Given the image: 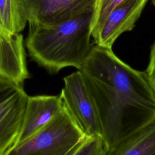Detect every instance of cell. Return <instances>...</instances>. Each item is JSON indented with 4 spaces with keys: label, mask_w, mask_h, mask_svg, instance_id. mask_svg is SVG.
<instances>
[{
    "label": "cell",
    "mask_w": 155,
    "mask_h": 155,
    "mask_svg": "<svg viewBox=\"0 0 155 155\" xmlns=\"http://www.w3.org/2000/svg\"><path fill=\"white\" fill-rule=\"evenodd\" d=\"M107 150L102 135H87L75 149L73 155H107Z\"/></svg>",
    "instance_id": "13"
},
{
    "label": "cell",
    "mask_w": 155,
    "mask_h": 155,
    "mask_svg": "<svg viewBox=\"0 0 155 155\" xmlns=\"http://www.w3.org/2000/svg\"><path fill=\"white\" fill-rule=\"evenodd\" d=\"M148 0H124L109 14L94 39L95 44L112 48L118 37L133 29Z\"/></svg>",
    "instance_id": "7"
},
{
    "label": "cell",
    "mask_w": 155,
    "mask_h": 155,
    "mask_svg": "<svg viewBox=\"0 0 155 155\" xmlns=\"http://www.w3.org/2000/svg\"><path fill=\"white\" fill-rule=\"evenodd\" d=\"M59 94L64 105L87 135H102L97 111L81 70L63 79Z\"/></svg>",
    "instance_id": "5"
},
{
    "label": "cell",
    "mask_w": 155,
    "mask_h": 155,
    "mask_svg": "<svg viewBox=\"0 0 155 155\" xmlns=\"http://www.w3.org/2000/svg\"><path fill=\"white\" fill-rule=\"evenodd\" d=\"M0 77L21 85L29 77L22 35L8 33L1 24Z\"/></svg>",
    "instance_id": "8"
},
{
    "label": "cell",
    "mask_w": 155,
    "mask_h": 155,
    "mask_svg": "<svg viewBox=\"0 0 155 155\" xmlns=\"http://www.w3.org/2000/svg\"><path fill=\"white\" fill-rule=\"evenodd\" d=\"M28 97L22 85L0 77V155H8L17 143Z\"/></svg>",
    "instance_id": "4"
},
{
    "label": "cell",
    "mask_w": 155,
    "mask_h": 155,
    "mask_svg": "<svg viewBox=\"0 0 155 155\" xmlns=\"http://www.w3.org/2000/svg\"><path fill=\"white\" fill-rule=\"evenodd\" d=\"M86 136L63 104L46 125L16 145L8 155H73Z\"/></svg>",
    "instance_id": "3"
},
{
    "label": "cell",
    "mask_w": 155,
    "mask_h": 155,
    "mask_svg": "<svg viewBox=\"0 0 155 155\" xmlns=\"http://www.w3.org/2000/svg\"><path fill=\"white\" fill-rule=\"evenodd\" d=\"M152 1H153V4H154V5H155V0H152Z\"/></svg>",
    "instance_id": "15"
},
{
    "label": "cell",
    "mask_w": 155,
    "mask_h": 155,
    "mask_svg": "<svg viewBox=\"0 0 155 155\" xmlns=\"http://www.w3.org/2000/svg\"><path fill=\"white\" fill-rule=\"evenodd\" d=\"M94 102L107 153L155 119V94L145 72L96 44L80 70Z\"/></svg>",
    "instance_id": "1"
},
{
    "label": "cell",
    "mask_w": 155,
    "mask_h": 155,
    "mask_svg": "<svg viewBox=\"0 0 155 155\" xmlns=\"http://www.w3.org/2000/svg\"><path fill=\"white\" fill-rule=\"evenodd\" d=\"M108 155H155V119L120 143Z\"/></svg>",
    "instance_id": "10"
},
{
    "label": "cell",
    "mask_w": 155,
    "mask_h": 155,
    "mask_svg": "<svg viewBox=\"0 0 155 155\" xmlns=\"http://www.w3.org/2000/svg\"><path fill=\"white\" fill-rule=\"evenodd\" d=\"M62 107L63 102L59 95L28 96L16 145L28 139L42 128Z\"/></svg>",
    "instance_id": "9"
},
{
    "label": "cell",
    "mask_w": 155,
    "mask_h": 155,
    "mask_svg": "<svg viewBox=\"0 0 155 155\" xmlns=\"http://www.w3.org/2000/svg\"><path fill=\"white\" fill-rule=\"evenodd\" d=\"M27 22L17 0H0V24L7 31L20 33Z\"/></svg>",
    "instance_id": "11"
},
{
    "label": "cell",
    "mask_w": 155,
    "mask_h": 155,
    "mask_svg": "<svg viewBox=\"0 0 155 155\" xmlns=\"http://www.w3.org/2000/svg\"><path fill=\"white\" fill-rule=\"evenodd\" d=\"M17 1L29 25H51L93 10L95 0Z\"/></svg>",
    "instance_id": "6"
},
{
    "label": "cell",
    "mask_w": 155,
    "mask_h": 155,
    "mask_svg": "<svg viewBox=\"0 0 155 155\" xmlns=\"http://www.w3.org/2000/svg\"><path fill=\"white\" fill-rule=\"evenodd\" d=\"M124 0H95L91 25V37L94 39L111 11Z\"/></svg>",
    "instance_id": "12"
},
{
    "label": "cell",
    "mask_w": 155,
    "mask_h": 155,
    "mask_svg": "<svg viewBox=\"0 0 155 155\" xmlns=\"http://www.w3.org/2000/svg\"><path fill=\"white\" fill-rule=\"evenodd\" d=\"M93 11L55 24H30L25 47L30 59L50 74L68 67L80 70L93 47Z\"/></svg>",
    "instance_id": "2"
},
{
    "label": "cell",
    "mask_w": 155,
    "mask_h": 155,
    "mask_svg": "<svg viewBox=\"0 0 155 155\" xmlns=\"http://www.w3.org/2000/svg\"><path fill=\"white\" fill-rule=\"evenodd\" d=\"M145 74L148 82L155 94V42L151 47L149 62Z\"/></svg>",
    "instance_id": "14"
}]
</instances>
